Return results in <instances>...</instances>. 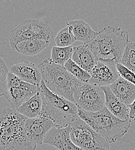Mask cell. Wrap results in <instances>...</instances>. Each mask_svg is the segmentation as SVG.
<instances>
[{
	"label": "cell",
	"instance_id": "cell-10",
	"mask_svg": "<svg viewBox=\"0 0 135 150\" xmlns=\"http://www.w3.org/2000/svg\"><path fill=\"white\" fill-rule=\"evenodd\" d=\"M117 64L115 59H99L90 72L91 79L89 83L99 87L109 86L118 79Z\"/></svg>",
	"mask_w": 135,
	"mask_h": 150
},
{
	"label": "cell",
	"instance_id": "cell-3",
	"mask_svg": "<svg viewBox=\"0 0 135 150\" xmlns=\"http://www.w3.org/2000/svg\"><path fill=\"white\" fill-rule=\"evenodd\" d=\"M39 90L43 100L40 115L51 120L55 127H68L79 116L77 105L51 91L43 79L39 86Z\"/></svg>",
	"mask_w": 135,
	"mask_h": 150
},
{
	"label": "cell",
	"instance_id": "cell-13",
	"mask_svg": "<svg viewBox=\"0 0 135 150\" xmlns=\"http://www.w3.org/2000/svg\"><path fill=\"white\" fill-rule=\"evenodd\" d=\"M10 72L22 81L35 86H39L42 80V76L38 66L28 61L12 65Z\"/></svg>",
	"mask_w": 135,
	"mask_h": 150
},
{
	"label": "cell",
	"instance_id": "cell-2",
	"mask_svg": "<svg viewBox=\"0 0 135 150\" xmlns=\"http://www.w3.org/2000/svg\"><path fill=\"white\" fill-rule=\"evenodd\" d=\"M38 67L42 79L51 91L75 103L74 94L84 83L70 74L64 66L55 64L51 58L45 59Z\"/></svg>",
	"mask_w": 135,
	"mask_h": 150
},
{
	"label": "cell",
	"instance_id": "cell-16",
	"mask_svg": "<svg viewBox=\"0 0 135 150\" xmlns=\"http://www.w3.org/2000/svg\"><path fill=\"white\" fill-rule=\"evenodd\" d=\"M71 59L84 70L90 72L96 64V57L87 43L73 47Z\"/></svg>",
	"mask_w": 135,
	"mask_h": 150
},
{
	"label": "cell",
	"instance_id": "cell-26",
	"mask_svg": "<svg viewBox=\"0 0 135 150\" xmlns=\"http://www.w3.org/2000/svg\"><path fill=\"white\" fill-rule=\"evenodd\" d=\"M129 109V118L131 121H135V100L128 106Z\"/></svg>",
	"mask_w": 135,
	"mask_h": 150
},
{
	"label": "cell",
	"instance_id": "cell-6",
	"mask_svg": "<svg viewBox=\"0 0 135 150\" xmlns=\"http://www.w3.org/2000/svg\"><path fill=\"white\" fill-rule=\"evenodd\" d=\"M54 36L52 28L39 19H31L22 21L11 32L9 42L14 50L22 41L32 39H42L51 42Z\"/></svg>",
	"mask_w": 135,
	"mask_h": 150
},
{
	"label": "cell",
	"instance_id": "cell-7",
	"mask_svg": "<svg viewBox=\"0 0 135 150\" xmlns=\"http://www.w3.org/2000/svg\"><path fill=\"white\" fill-rule=\"evenodd\" d=\"M70 127L71 139L79 147L84 150H110V143L79 116Z\"/></svg>",
	"mask_w": 135,
	"mask_h": 150
},
{
	"label": "cell",
	"instance_id": "cell-24",
	"mask_svg": "<svg viewBox=\"0 0 135 150\" xmlns=\"http://www.w3.org/2000/svg\"><path fill=\"white\" fill-rule=\"evenodd\" d=\"M8 68L2 58H0V95L4 96L9 74Z\"/></svg>",
	"mask_w": 135,
	"mask_h": 150
},
{
	"label": "cell",
	"instance_id": "cell-1",
	"mask_svg": "<svg viewBox=\"0 0 135 150\" xmlns=\"http://www.w3.org/2000/svg\"><path fill=\"white\" fill-rule=\"evenodd\" d=\"M27 117L12 108H2L0 115V150H35L25 131Z\"/></svg>",
	"mask_w": 135,
	"mask_h": 150
},
{
	"label": "cell",
	"instance_id": "cell-19",
	"mask_svg": "<svg viewBox=\"0 0 135 150\" xmlns=\"http://www.w3.org/2000/svg\"><path fill=\"white\" fill-rule=\"evenodd\" d=\"M42 108L43 100L39 90L37 94L24 103L17 111L28 118H32L41 115Z\"/></svg>",
	"mask_w": 135,
	"mask_h": 150
},
{
	"label": "cell",
	"instance_id": "cell-4",
	"mask_svg": "<svg viewBox=\"0 0 135 150\" xmlns=\"http://www.w3.org/2000/svg\"><path fill=\"white\" fill-rule=\"evenodd\" d=\"M78 115L109 143H115L122 138L131 125L129 118L121 120L113 115L106 107L97 112H86L78 108Z\"/></svg>",
	"mask_w": 135,
	"mask_h": 150
},
{
	"label": "cell",
	"instance_id": "cell-20",
	"mask_svg": "<svg viewBox=\"0 0 135 150\" xmlns=\"http://www.w3.org/2000/svg\"><path fill=\"white\" fill-rule=\"evenodd\" d=\"M73 47L72 46L64 47L54 46L51 50V58L55 64L64 66L68 60L71 59Z\"/></svg>",
	"mask_w": 135,
	"mask_h": 150
},
{
	"label": "cell",
	"instance_id": "cell-8",
	"mask_svg": "<svg viewBox=\"0 0 135 150\" xmlns=\"http://www.w3.org/2000/svg\"><path fill=\"white\" fill-rule=\"evenodd\" d=\"M38 91L39 86L24 81L11 72H9L4 96L12 109L17 110Z\"/></svg>",
	"mask_w": 135,
	"mask_h": 150
},
{
	"label": "cell",
	"instance_id": "cell-12",
	"mask_svg": "<svg viewBox=\"0 0 135 150\" xmlns=\"http://www.w3.org/2000/svg\"><path fill=\"white\" fill-rule=\"evenodd\" d=\"M70 132V125L65 128L54 126L45 136L44 143L52 146L59 150H84L73 142Z\"/></svg>",
	"mask_w": 135,
	"mask_h": 150
},
{
	"label": "cell",
	"instance_id": "cell-9",
	"mask_svg": "<svg viewBox=\"0 0 135 150\" xmlns=\"http://www.w3.org/2000/svg\"><path fill=\"white\" fill-rule=\"evenodd\" d=\"M75 103L79 108L89 112H97L105 106V95L101 87L84 83L74 94Z\"/></svg>",
	"mask_w": 135,
	"mask_h": 150
},
{
	"label": "cell",
	"instance_id": "cell-15",
	"mask_svg": "<svg viewBox=\"0 0 135 150\" xmlns=\"http://www.w3.org/2000/svg\"><path fill=\"white\" fill-rule=\"evenodd\" d=\"M116 97L128 106L135 99V85L121 76L109 86Z\"/></svg>",
	"mask_w": 135,
	"mask_h": 150
},
{
	"label": "cell",
	"instance_id": "cell-17",
	"mask_svg": "<svg viewBox=\"0 0 135 150\" xmlns=\"http://www.w3.org/2000/svg\"><path fill=\"white\" fill-rule=\"evenodd\" d=\"M67 25L72 27L73 33L77 41L87 43L92 41L97 36V33L90 25L83 20L67 21Z\"/></svg>",
	"mask_w": 135,
	"mask_h": 150
},
{
	"label": "cell",
	"instance_id": "cell-14",
	"mask_svg": "<svg viewBox=\"0 0 135 150\" xmlns=\"http://www.w3.org/2000/svg\"><path fill=\"white\" fill-rule=\"evenodd\" d=\"M105 95V106L117 118L127 120L129 117V109L113 93L109 86L101 87Z\"/></svg>",
	"mask_w": 135,
	"mask_h": 150
},
{
	"label": "cell",
	"instance_id": "cell-23",
	"mask_svg": "<svg viewBox=\"0 0 135 150\" xmlns=\"http://www.w3.org/2000/svg\"><path fill=\"white\" fill-rule=\"evenodd\" d=\"M120 63L135 74V42L128 41Z\"/></svg>",
	"mask_w": 135,
	"mask_h": 150
},
{
	"label": "cell",
	"instance_id": "cell-21",
	"mask_svg": "<svg viewBox=\"0 0 135 150\" xmlns=\"http://www.w3.org/2000/svg\"><path fill=\"white\" fill-rule=\"evenodd\" d=\"M76 41V37L73 33L72 27L67 25L60 30L55 38V42L58 47H69L71 46Z\"/></svg>",
	"mask_w": 135,
	"mask_h": 150
},
{
	"label": "cell",
	"instance_id": "cell-18",
	"mask_svg": "<svg viewBox=\"0 0 135 150\" xmlns=\"http://www.w3.org/2000/svg\"><path fill=\"white\" fill-rule=\"evenodd\" d=\"M50 42L42 39H32L22 41L16 47L15 51L27 56H34L47 48Z\"/></svg>",
	"mask_w": 135,
	"mask_h": 150
},
{
	"label": "cell",
	"instance_id": "cell-11",
	"mask_svg": "<svg viewBox=\"0 0 135 150\" xmlns=\"http://www.w3.org/2000/svg\"><path fill=\"white\" fill-rule=\"evenodd\" d=\"M53 121L47 117L27 118L25 124V131L28 139L37 146L44 144L45 136L54 127Z\"/></svg>",
	"mask_w": 135,
	"mask_h": 150
},
{
	"label": "cell",
	"instance_id": "cell-25",
	"mask_svg": "<svg viewBox=\"0 0 135 150\" xmlns=\"http://www.w3.org/2000/svg\"><path fill=\"white\" fill-rule=\"evenodd\" d=\"M117 69L120 76L135 85V74L133 71L120 62L117 64Z\"/></svg>",
	"mask_w": 135,
	"mask_h": 150
},
{
	"label": "cell",
	"instance_id": "cell-5",
	"mask_svg": "<svg viewBox=\"0 0 135 150\" xmlns=\"http://www.w3.org/2000/svg\"><path fill=\"white\" fill-rule=\"evenodd\" d=\"M129 40L128 31L108 25L98 32L96 38L87 44L97 60L112 59L118 63Z\"/></svg>",
	"mask_w": 135,
	"mask_h": 150
},
{
	"label": "cell",
	"instance_id": "cell-22",
	"mask_svg": "<svg viewBox=\"0 0 135 150\" xmlns=\"http://www.w3.org/2000/svg\"><path fill=\"white\" fill-rule=\"evenodd\" d=\"M66 69L78 80L83 83H89L91 75L89 72L86 71L79 67L71 59L68 60L64 65Z\"/></svg>",
	"mask_w": 135,
	"mask_h": 150
}]
</instances>
